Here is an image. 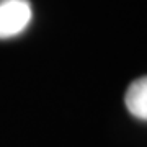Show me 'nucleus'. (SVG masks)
<instances>
[{"instance_id": "nucleus-1", "label": "nucleus", "mask_w": 147, "mask_h": 147, "mask_svg": "<svg viewBox=\"0 0 147 147\" xmlns=\"http://www.w3.org/2000/svg\"><path fill=\"white\" fill-rule=\"evenodd\" d=\"M33 16L28 0H0V39L20 34Z\"/></svg>"}, {"instance_id": "nucleus-2", "label": "nucleus", "mask_w": 147, "mask_h": 147, "mask_svg": "<svg viewBox=\"0 0 147 147\" xmlns=\"http://www.w3.org/2000/svg\"><path fill=\"white\" fill-rule=\"evenodd\" d=\"M124 101L132 116L147 121V77H141L129 85Z\"/></svg>"}]
</instances>
